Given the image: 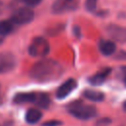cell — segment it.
Returning <instances> with one entry per match:
<instances>
[{
	"label": "cell",
	"instance_id": "obj_26",
	"mask_svg": "<svg viewBox=\"0 0 126 126\" xmlns=\"http://www.w3.org/2000/svg\"><path fill=\"white\" fill-rule=\"evenodd\" d=\"M71 1H75V0H71Z\"/></svg>",
	"mask_w": 126,
	"mask_h": 126
},
{
	"label": "cell",
	"instance_id": "obj_24",
	"mask_svg": "<svg viewBox=\"0 0 126 126\" xmlns=\"http://www.w3.org/2000/svg\"><path fill=\"white\" fill-rule=\"evenodd\" d=\"M125 86H126V78H125Z\"/></svg>",
	"mask_w": 126,
	"mask_h": 126
},
{
	"label": "cell",
	"instance_id": "obj_18",
	"mask_svg": "<svg viewBox=\"0 0 126 126\" xmlns=\"http://www.w3.org/2000/svg\"><path fill=\"white\" fill-rule=\"evenodd\" d=\"M62 122L59 120H48L42 123V126H60Z\"/></svg>",
	"mask_w": 126,
	"mask_h": 126
},
{
	"label": "cell",
	"instance_id": "obj_25",
	"mask_svg": "<svg viewBox=\"0 0 126 126\" xmlns=\"http://www.w3.org/2000/svg\"><path fill=\"white\" fill-rule=\"evenodd\" d=\"M0 103H1V96H0Z\"/></svg>",
	"mask_w": 126,
	"mask_h": 126
},
{
	"label": "cell",
	"instance_id": "obj_20",
	"mask_svg": "<svg viewBox=\"0 0 126 126\" xmlns=\"http://www.w3.org/2000/svg\"><path fill=\"white\" fill-rule=\"evenodd\" d=\"M115 58L118 60H126V51H120L115 55Z\"/></svg>",
	"mask_w": 126,
	"mask_h": 126
},
{
	"label": "cell",
	"instance_id": "obj_23",
	"mask_svg": "<svg viewBox=\"0 0 126 126\" xmlns=\"http://www.w3.org/2000/svg\"><path fill=\"white\" fill-rule=\"evenodd\" d=\"M1 43H2V39H0V44H1Z\"/></svg>",
	"mask_w": 126,
	"mask_h": 126
},
{
	"label": "cell",
	"instance_id": "obj_11",
	"mask_svg": "<svg viewBox=\"0 0 126 126\" xmlns=\"http://www.w3.org/2000/svg\"><path fill=\"white\" fill-rule=\"evenodd\" d=\"M36 97V94L30 92V93H18L14 95L13 101L17 104L28 103V102H34Z\"/></svg>",
	"mask_w": 126,
	"mask_h": 126
},
{
	"label": "cell",
	"instance_id": "obj_4",
	"mask_svg": "<svg viewBox=\"0 0 126 126\" xmlns=\"http://www.w3.org/2000/svg\"><path fill=\"white\" fill-rule=\"evenodd\" d=\"M34 18V13L30 7L19 8L13 12L11 16V22L16 25H26L31 23Z\"/></svg>",
	"mask_w": 126,
	"mask_h": 126
},
{
	"label": "cell",
	"instance_id": "obj_12",
	"mask_svg": "<svg viewBox=\"0 0 126 126\" xmlns=\"http://www.w3.org/2000/svg\"><path fill=\"white\" fill-rule=\"evenodd\" d=\"M42 117L41 112L37 108H30L25 115V120L29 124H35L37 123Z\"/></svg>",
	"mask_w": 126,
	"mask_h": 126
},
{
	"label": "cell",
	"instance_id": "obj_16",
	"mask_svg": "<svg viewBox=\"0 0 126 126\" xmlns=\"http://www.w3.org/2000/svg\"><path fill=\"white\" fill-rule=\"evenodd\" d=\"M96 3L97 0H86L85 7L89 12H94L96 9Z\"/></svg>",
	"mask_w": 126,
	"mask_h": 126
},
{
	"label": "cell",
	"instance_id": "obj_7",
	"mask_svg": "<svg viewBox=\"0 0 126 126\" xmlns=\"http://www.w3.org/2000/svg\"><path fill=\"white\" fill-rule=\"evenodd\" d=\"M77 3L71 0H55L52 4L51 11L54 14H61L76 9Z\"/></svg>",
	"mask_w": 126,
	"mask_h": 126
},
{
	"label": "cell",
	"instance_id": "obj_5",
	"mask_svg": "<svg viewBox=\"0 0 126 126\" xmlns=\"http://www.w3.org/2000/svg\"><path fill=\"white\" fill-rule=\"evenodd\" d=\"M17 65V59L11 52H0V74L11 72Z\"/></svg>",
	"mask_w": 126,
	"mask_h": 126
},
{
	"label": "cell",
	"instance_id": "obj_8",
	"mask_svg": "<svg viewBox=\"0 0 126 126\" xmlns=\"http://www.w3.org/2000/svg\"><path fill=\"white\" fill-rule=\"evenodd\" d=\"M76 88H77V81L74 79H68L57 89L55 95L58 99H63L67 97Z\"/></svg>",
	"mask_w": 126,
	"mask_h": 126
},
{
	"label": "cell",
	"instance_id": "obj_6",
	"mask_svg": "<svg viewBox=\"0 0 126 126\" xmlns=\"http://www.w3.org/2000/svg\"><path fill=\"white\" fill-rule=\"evenodd\" d=\"M105 31L113 40L126 43V28L125 27H122L116 24H109L106 26Z\"/></svg>",
	"mask_w": 126,
	"mask_h": 126
},
{
	"label": "cell",
	"instance_id": "obj_19",
	"mask_svg": "<svg viewBox=\"0 0 126 126\" xmlns=\"http://www.w3.org/2000/svg\"><path fill=\"white\" fill-rule=\"evenodd\" d=\"M110 123V119L108 118H103V119H99L96 122V126H106Z\"/></svg>",
	"mask_w": 126,
	"mask_h": 126
},
{
	"label": "cell",
	"instance_id": "obj_9",
	"mask_svg": "<svg viewBox=\"0 0 126 126\" xmlns=\"http://www.w3.org/2000/svg\"><path fill=\"white\" fill-rule=\"evenodd\" d=\"M111 73V69L110 68H102L100 69L99 71H97L96 73H94L93 76H91L89 78V83L91 85H94V86H99V85H102L105 80L107 79V77L109 76V74Z\"/></svg>",
	"mask_w": 126,
	"mask_h": 126
},
{
	"label": "cell",
	"instance_id": "obj_15",
	"mask_svg": "<svg viewBox=\"0 0 126 126\" xmlns=\"http://www.w3.org/2000/svg\"><path fill=\"white\" fill-rule=\"evenodd\" d=\"M14 30V24L10 20L0 21V35L6 36L11 33Z\"/></svg>",
	"mask_w": 126,
	"mask_h": 126
},
{
	"label": "cell",
	"instance_id": "obj_1",
	"mask_svg": "<svg viewBox=\"0 0 126 126\" xmlns=\"http://www.w3.org/2000/svg\"><path fill=\"white\" fill-rule=\"evenodd\" d=\"M62 66L53 59H41L35 62L30 69V77L39 83H48L61 77Z\"/></svg>",
	"mask_w": 126,
	"mask_h": 126
},
{
	"label": "cell",
	"instance_id": "obj_13",
	"mask_svg": "<svg viewBox=\"0 0 126 126\" xmlns=\"http://www.w3.org/2000/svg\"><path fill=\"white\" fill-rule=\"evenodd\" d=\"M83 95L92 101H95V102H99L102 101L104 99V94L101 92L98 91H93V90H85L83 92Z\"/></svg>",
	"mask_w": 126,
	"mask_h": 126
},
{
	"label": "cell",
	"instance_id": "obj_10",
	"mask_svg": "<svg viewBox=\"0 0 126 126\" xmlns=\"http://www.w3.org/2000/svg\"><path fill=\"white\" fill-rule=\"evenodd\" d=\"M98 48L99 51L102 55L105 56H109L112 55L115 51H116V45L112 40H108V39H102L99 41L98 43Z\"/></svg>",
	"mask_w": 126,
	"mask_h": 126
},
{
	"label": "cell",
	"instance_id": "obj_22",
	"mask_svg": "<svg viewBox=\"0 0 126 126\" xmlns=\"http://www.w3.org/2000/svg\"><path fill=\"white\" fill-rule=\"evenodd\" d=\"M123 109L126 111V101H124V103H123Z\"/></svg>",
	"mask_w": 126,
	"mask_h": 126
},
{
	"label": "cell",
	"instance_id": "obj_3",
	"mask_svg": "<svg viewBox=\"0 0 126 126\" xmlns=\"http://www.w3.org/2000/svg\"><path fill=\"white\" fill-rule=\"evenodd\" d=\"M49 48L48 41L42 36H37L32 40L29 46V54L32 57H44L48 54Z\"/></svg>",
	"mask_w": 126,
	"mask_h": 126
},
{
	"label": "cell",
	"instance_id": "obj_2",
	"mask_svg": "<svg viewBox=\"0 0 126 126\" xmlns=\"http://www.w3.org/2000/svg\"><path fill=\"white\" fill-rule=\"evenodd\" d=\"M68 112L81 120H87L94 117L96 115V108L90 104H85L80 100H77L75 102H72L68 106Z\"/></svg>",
	"mask_w": 126,
	"mask_h": 126
},
{
	"label": "cell",
	"instance_id": "obj_17",
	"mask_svg": "<svg viewBox=\"0 0 126 126\" xmlns=\"http://www.w3.org/2000/svg\"><path fill=\"white\" fill-rule=\"evenodd\" d=\"M42 0H23V2L28 6V7H35L37 6Z\"/></svg>",
	"mask_w": 126,
	"mask_h": 126
},
{
	"label": "cell",
	"instance_id": "obj_14",
	"mask_svg": "<svg viewBox=\"0 0 126 126\" xmlns=\"http://www.w3.org/2000/svg\"><path fill=\"white\" fill-rule=\"evenodd\" d=\"M34 103L40 108H47L50 104V98L46 94L39 93V94H36Z\"/></svg>",
	"mask_w": 126,
	"mask_h": 126
},
{
	"label": "cell",
	"instance_id": "obj_21",
	"mask_svg": "<svg viewBox=\"0 0 126 126\" xmlns=\"http://www.w3.org/2000/svg\"><path fill=\"white\" fill-rule=\"evenodd\" d=\"M3 9H4V5H3V3L0 1V15H1L2 12H3Z\"/></svg>",
	"mask_w": 126,
	"mask_h": 126
}]
</instances>
